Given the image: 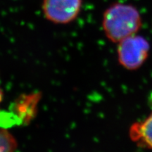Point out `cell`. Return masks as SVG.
Returning <instances> with one entry per match:
<instances>
[{
  "label": "cell",
  "instance_id": "cell-1",
  "mask_svg": "<svg viewBox=\"0 0 152 152\" xmlns=\"http://www.w3.org/2000/svg\"><path fill=\"white\" fill-rule=\"evenodd\" d=\"M102 26L110 40L120 42L137 33L142 26V18L134 7L116 3L105 11Z\"/></svg>",
  "mask_w": 152,
  "mask_h": 152
},
{
  "label": "cell",
  "instance_id": "cell-2",
  "mask_svg": "<svg viewBox=\"0 0 152 152\" xmlns=\"http://www.w3.org/2000/svg\"><path fill=\"white\" fill-rule=\"evenodd\" d=\"M118 56L120 64L128 70H136L143 65L149 56V43L142 36L133 35L120 42Z\"/></svg>",
  "mask_w": 152,
  "mask_h": 152
},
{
  "label": "cell",
  "instance_id": "cell-3",
  "mask_svg": "<svg viewBox=\"0 0 152 152\" xmlns=\"http://www.w3.org/2000/svg\"><path fill=\"white\" fill-rule=\"evenodd\" d=\"M82 7V0H43L42 8L45 18L57 24L75 20Z\"/></svg>",
  "mask_w": 152,
  "mask_h": 152
},
{
  "label": "cell",
  "instance_id": "cell-4",
  "mask_svg": "<svg viewBox=\"0 0 152 152\" xmlns=\"http://www.w3.org/2000/svg\"><path fill=\"white\" fill-rule=\"evenodd\" d=\"M135 141H139L146 147L152 149V113L140 125H137L135 130H132Z\"/></svg>",
  "mask_w": 152,
  "mask_h": 152
},
{
  "label": "cell",
  "instance_id": "cell-5",
  "mask_svg": "<svg viewBox=\"0 0 152 152\" xmlns=\"http://www.w3.org/2000/svg\"><path fill=\"white\" fill-rule=\"evenodd\" d=\"M17 142L7 130L0 129V152H15Z\"/></svg>",
  "mask_w": 152,
  "mask_h": 152
},
{
  "label": "cell",
  "instance_id": "cell-6",
  "mask_svg": "<svg viewBox=\"0 0 152 152\" xmlns=\"http://www.w3.org/2000/svg\"><path fill=\"white\" fill-rule=\"evenodd\" d=\"M2 97H3V94H2V92H1V89H0V103H1V100H2Z\"/></svg>",
  "mask_w": 152,
  "mask_h": 152
}]
</instances>
